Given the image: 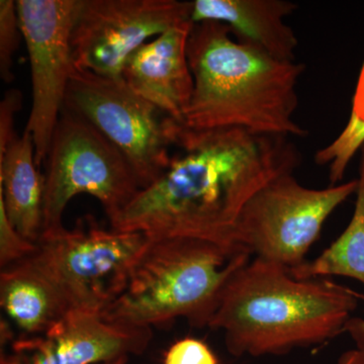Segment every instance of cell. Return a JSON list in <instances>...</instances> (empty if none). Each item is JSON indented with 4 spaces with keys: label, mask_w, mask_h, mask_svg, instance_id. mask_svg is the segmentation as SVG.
I'll return each mask as SVG.
<instances>
[{
    "label": "cell",
    "mask_w": 364,
    "mask_h": 364,
    "mask_svg": "<svg viewBox=\"0 0 364 364\" xmlns=\"http://www.w3.org/2000/svg\"><path fill=\"white\" fill-rule=\"evenodd\" d=\"M173 147L162 176L141 189L112 228L149 238L238 243L235 227L246 203L268 182L294 173L301 158L289 136L237 128L198 131L181 122Z\"/></svg>",
    "instance_id": "1"
},
{
    "label": "cell",
    "mask_w": 364,
    "mask_h": 364,
    "mask_svg": "<svg viewBox=\"0 0 364 364\" xmlns=\"http://www.w3.org/2000/svg\"><path fill=\"white\" fill-rule=\"evenodd\" d=\"M193 92L181 123L193 130L243 129L306 136L296 121V85L305 65L242 44L226 25L193 23L188 41Z\"/></svg>",
    "instance_id": "2"
},
{
    "label": "cell",
    "mask_w": 364,
    "mask_h": 364,
    "mask_svg": "<svg viewBox=\"0 0 364 364\" xmlns=\"http://www.w3.org/2000/svg\"><path fill=\"white\" fill-rule=\"evenodd\" d=\"M359 296L331 280L294 279L255 257L228 282L208 328L224 333L236 358L282 355L345 332Z\"/></svg>",
    "instance_id": "3"
},
{
    "label": "cell",
    "mask_w": 364,
    "mask_h": 364,
    "mask_svg": "<svg viewBox=\"0 0 364 364\" xmlns=\"http://www.w3.org/2000/svg\"><path fill=\"white\" fill-rule=\"evenodd\" d=\"M251 256L239 243L148 237L123 293L102 317L150 329L181 318L193 327H208L228 282Z\"/></svg>",
    "instance_id": "4"
},
{
    "label": "cell",
    "mask_w": 364,
    "mask_h": 364,
    "mask_svg": "<svg viewBox=\"0 0 364 364\" xmlns=\"http://www.w3.org/2000/svg\"><path fill=\"white\" fill-rule=\"evenodd\" d=\"M45 163L41 236L63 229L64 210L74 196L95 198L112 222L142 189L124 155L92 124L66 109Z\"/></svg>",
    "instance_id": "5"
},
{
    "label": "cell",
    "mask_w": 364,
    "mask_h": 364,
    "mask_svg": "<svg viewBox=\"0 0 364 364\" xmlns=\"http://www.w3.org/2000/svg\"><path fill=\"white\" fill-rule=\"evenodd\" d=\"M147 241L145 234L107 229L85 215L72 229L41 236L31 256L72 310L102 314L123 293Z\"/></svg>",
    "instance_id": "6"
},
{
    "label": "cell",
    "mask_w": 364,
    "mask_h": 364,
    "mask_svg": "<svg viewBox=\"0 0 364 364\" xmlns=\"http://www.w3.org/2000/svg\"><path fill=\"white\" fill-rule=\"evenodd\" d=\"M63 109L92 124L124 155L142 189L168 167L178 121L134 92L123 78L74 69Z\"/></svg>",
    "instance_id": "7"
},
{
    "label": "cell",
    "mask_w": 364,
    "mask_h": 364,
    "mask_svg": "<svg viewBox=\"0 0 364 364\" xmlns=\"http://www.w3.org/2000/svg\"><path fill=\"white\" fill-rule=\"evenodd\" d=\"M358 188V179L312 189L299 184L293 173L277 177L242 210L235 240L255 257L293 269L305 262L326 220Z\"/></svg>",
    "instance_id": "8"
},
{
    "label": "cell",
    "mask_w": 364,
    "mask_h": 364,
    "mask_svg": "<svg viewBox=\"0 0 364 364\" xmlns=\"http://www.w3.org/2000/svg\"><path fill=\"white\" fill-rule=\"evenodd\" d=\"M191 9L193 1L178 0H81L71 33L74 66L123 78L132 55L169 28L191 21Z\"/></svg>",
    "instance_id": "9"
},
{
    "label": "cell",
    "mask_w": 364,
    "mask_h": 364,
    "mask_svg": "<svg viewBox=\"0 0 364 364\" xmlns=\"http://www.w3.org/2000/svg\"><path fill=\"white\" fill-rule=\"evenodd\" d=\"M81 0H16L31 75L33 105L26 129L32 133L36 163L47 159L75 66L71 33Z\"/></svg>",
    "instance_id": "10"
},
{
    "label": "cell",
    "mask_w": 364,
    "mask_h": 364,
    "mask_svg": "<svg viewBox=\"0 0 364 364\" xmlns=\"http://www.w3.org/2000/svg\"><path fill=\"white\" fill-rule=\"evenodd\" d=\"M150 328L107 321L102 314L72 310L39 336L13 340L0 364H102L141 355L152 340Z\"/></svg>",
    "instance_id": "11"
},
{
    "label": "cell",
    "mask_w": 364,
    "mask_h": 364,
    "mask_svg": "<svg viewBox=\"0 0 364 364\" xmlns=\"http://www.w3.org/2000/svg\"><path fill=\"white\" fill-rule=\"evenodd\" d=\"M193 23L183 21L144 44L124 66V82L160 112L182 121L193 92L188 41Z\"/></svg>",
    "instance_id": "12"
},
{
    "label": "cell",
    "mask_w": 364,
    "mask_h": 364,
    "mask_svg": "<svg viewBox=\"0 0 364 364\" xmlns=\"http://www.w3.org/2000/svg\"><path fill=\"white\" fill-rule=\"evenodd\" d=\"M298 6L286 0H195L191 21L224 23L237 41L282 61H294L299 42L284 18Z\"/></svg>",
    "instance_id": "13"
},
{
    "label": "cell",
    "mask_w": 364,
    "mask_h": 364,
    "mask_svg": "<svg viewBox=\"0 0 364 364\" xmlns=\"http://www.w3.org/2000/svg\"><path fill=\"white\" fill-rule=\"evenodd\" d=\"M0 304L21 336H39L72 311L59 287L32 256L2 268Z\"/></svg>",
    "instance_id": "14"
},
{
    "label": "cell",
    "mask_w": 364,
    "mask_h": 364,
    "mask_svg": "<svg viewBox=\"0 0 364 364\" xmlns=\"http://www.w3.org/2000/svg\"><path fill=\"white\" fill-rule=\"evenodd\" d=\"M32 133L16 135L0 156V203L14 229L37 243L42 234L44 176L37 169Z\"/></svg>",
    "instance_id": "15"
},
{
    "label": "cell",
    "mask_w": 364,
    "mask_h": 364,
    "mask_svg": "<svg viewBox=\"0 0 364 364\" xmlns=\"http://www.w3.org/2000/svg\"><path fill=\"white\" fill-rule=\"evenodd\" d=\"M355 208L348 226L316 259L289 269L296 279L345 277L364 284V145L361 148Z\"/></svg>",
    "instance_id": "16"
},
{
    "label": "cell",
    "mask_w": 364,
    "mask_h": 364,
    "mask_svg": "<svg viewBox=\"0 0 364 364\" xmlns=\"http://www.w3.org/2000/svg\"><path fill=\"white\" fill-rule=\"evenodd\" d=\"M364 145V65L359 79L358 91L348 123L341 134L330 145L318 150L315 160L321 166L329 167L331 186L343 179L345 170L352 157Z\"/></svg>",
    "instance_id": "17"
},
{
    "label": "cell",
    "mask_w": 364,
    "mask_h": 364,
    "mask_svg": "<svg viewBox=\"0 0 364 364\" xmlns=\"http://www.w3.org/2000/svg\"><path fill=\"white\" fill-rule=\"evenodd\" d=\"M21 39L23 37L16 1L0 0V75L4 82L14 80V57Z\"/></svg>",
    "instance_id": "18"
},
{
    "label": "cell",
    "mask_w": 364,
    "mask_h": 364,
    "mask_svg": "<svg viewBox=\"0 0 364 364\" xmlns=\"http://www.w3.org/2000/svg\"><path fill=\"white\" fill-rule=\"evenodd\" d=\"M37 245L28 241L7 219L4 205L0 203V267L6 268L26 259L36 251Z\"/></svg>",
    "instance_id": "19"
},
{
    "label": "cell",
    "mask_w": 364,
    "mask_h": 364,
    "mask_svg": "<svg viewBox=\"0 0 364 364\" xmlns=\"http://www.w3.org/2000/svg\"><path fill=\"white\" fill-rule=\"evenodd\" d=\"M163 364H219V361L202 340L186 337L169 347Z\"/></svg>",
    "instance_id": "20"
},
{
    "label": "cell",
    "mask_w": 364,
    "mask_h": 364,
    "mask_svg": "<svg viewBox=\"0 0 364 364\" xmlns=\"http://www.w3.org/2000/svg\"><path fill=\"white\" fill-rule=\"evenodd\" d=\"M21 104L23 98L18 90L7 91L0 104V156L4 154L9 144L16 136L14 130V117L20 111Z\"/></svg>",
    "instance_id": "21"
},
{
    "label": "cell",
    "mask_w": 364,
    "mask_h": 364,
    "mask_svg": "<svg viewBox=\"0 0 364 364\" xmlns=\"http://www.w3.org/2000/svg\"><path fill=\"white\" fill-rule=\"evenodd\" d=\"M345 332L353 340L356 348L364 353V324L363 318H351L345 326Z\"/></svg>",
    "instance_id": "22"
},
{
    "label": "cell",
    "mask_w": 364,
    "mask_h": 364,
    "mask_svg": "<svg viewBox=\"0 0 364 364\" xmlns=\"http://www.w3.org/2000/svg\"><path fill=\"white\" fill-rule=\"evenodd\" d=\"M337 364H364V353L358 348L344 352Z\"/></svg>",
    "instance_id": "23"
},
{
    "label": "cell",
    "mask_w": 364,
    "mask_h": 364,
    "mask_svg": "<svg viewBox=\"0 0 364 364\" xmlns=\"http://www.w3.org/2000/svg\"><path fill=\"white\" fill-rule=\"evenodd\" d=\"M129 356H122V358L114 359V360L107 361L102 364H127L128 363Z\"/></svg>",
    "instance_id": "24"
},
{
    "label": "cell",
    "mask_w": 364,
    "mask_h": 364,
    "mask_svg": "<svg viewBox=\"0 0 364 364\" xmlns=\"http://www.w3.org/2000/svg\"><path fill=\"white\" fill-rule=\"evenodd\" d=\"M364 299V298H363ZM363 324H364V320H363Z\"/></svg>",
    "instance_id": "25"
}]
</instances>
